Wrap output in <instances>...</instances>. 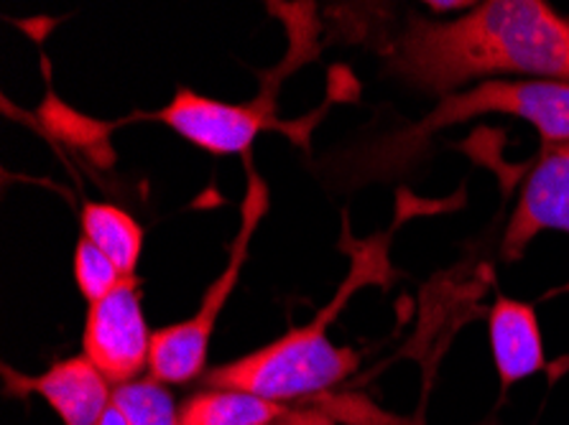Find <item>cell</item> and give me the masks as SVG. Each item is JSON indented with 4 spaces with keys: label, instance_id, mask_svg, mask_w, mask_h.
<instances>
[{
    "label": "cell",
    "instance_id": "cell-8",
    "mask_svg": "<svg viewBox=\"0 0 569 425\" xmlns=\"http://www.w3.org/2000/svg\"><path fill=\"white\" fill-rule=\"evenodd\" d=\"M3 383L8 395L44 397L64 425H98L113 403V385L84 354L59 360L37 377L6 364Z\"/></svg>",
    "mask_w": 569,
    "mask_h": 425
},
{
    "label": "cell",
    "instance_id": "cell-6",
    "mask_svg": "<svg viewBox=\"0 0 569 425\" xmlns=\"http://www.w3.org/2000/svg\"><path fill=\"white\" fill-rule=\"evenodd\" d=\"M153 332L146 324L141 281L126 277L113 293L88 306L82 354L118 387L141 380L151 367Z\"/></svg>",
    "mask_w": 569,
    "mask_h": 425
},
{
    "label": "cell",
    "instance_id": "cell-1",
    "mask_svg": "<svg viewBox=\"0 0 569 425\" xmlns=\"http://www.w3.org/2000/svg\"><path fill=\"white\" fill-rule=\"evenodd\" d=\"M386 72L439 98L506 77L569 84V19L545 0L472 3L452 21L411 13Z\"/></svg>",
    "mask_w": 569,
    "mask_h": 425
},
{
    "label": "cell",
    "instance_id": "cell-2",
    "mask_svg": "<svg viewBox=\"0 0 569 425\" xmlns=\"http://www.w3.org/2000/svg\"><path fill=\"white\" fill-rule=\"evenodd\" d=\"M501 112L526 120L541 138V149L569 143V84L541 80H490L439 100V105L407 128L373 135L332 155L327 176L340 189H358L407 176L425 161L439 130Z\"/></svg>",
    "mask_w": 569,
    "mask_h": 425
},
{
    "label": "cell",
    "instance_id": "cell-12",
    "mask_svg": "<svg viewBox=\"0 0 569 425\" xmlns=\"http://www.w3.org/2000/svg\"><path fill=\"white\" fill-rule=\"evenodd\" d=\"M113 405L128 425H179V405L169 385L153 377L113 387Z\"/></svg>",
    "mask_w": 569,
    "mask_h": 425
},
{
    "label": "cell",
    "instance_id": "cell-9",
    "mask_svg": "<svg viewBox=\"0 0 569 425\" xmlns=\"http://www.w3.org/2000/svg\"><path fill=\"white\" fill-rule=\"evenodd\" d=\"M488 336L503 393L547 370L545 342L531 303L496 296L493 306L488 308Z\"/></svg>",
    "mask_w": 569,
    "mask_h": 425
},
{
    "label": "cell",
    "instance_id": "cell-4",
    "mask_svg": "<svg viewBox=\"0 0 569 425\" xmlns=\"http://www.w3.org/2000/svg\"><path fill=\"white\" fill-rule=\"evenodd\" d=\"M266 212H269V186L248 161V186L243 204H240V227L230 247L226 271L214 277L210 289L204 291L200 308L192 318L153 332L149 377L159 380L163 385H187L197 377H204L214 326H218L230 293L236 291L240 271L248 260V247H251L253 234L261 227Z\"/></svg>",
    "mask_w": 569,
    "mask_h": 425
},
{
    "label": "cell",
    "instance_id": "cell-13",
    "mask_svg": "<svg viewBox=\"0 0 569 425\" xmlns=\"http://www.w3.org/2000/svg\"><path fill=\"white\" fill-rule=\"evenodd\" d=\"M74 283L88 303L106 298L126 281L118 265L88 237H80L74 245Z\"/></svg>",
    "mask_w": 569,
    "mask_h": 425
},
{
    "label": "cell",
    "instance_id": "cell-7",
    "mask_svg": "<svg viewBox=\"0 0 569 425\" xmlns=\"http://www.w3.org/2000/svg\"><path fill=\"white\" fill-rule=\"evenodd\" d=\"M569 234V143L541 149L506 224L501 257L513 263L539 232Z\"/></svg>",
    "mask_w": 569,
    "mask_h": 425
},
{
    "label": "cell",
    "instance_id": "cell-3",
    "mask_svg": "<svg viewBox=\"0 0 569 425\" xmlns=\"http://www.w3.org/2000/svg\"><path fill=\"white\" fill-rule=\"evenodd\" d=\"M370 281H373L370 255L358 253L348 281L340 285L330 306L319 311L309 324L291 328L281 340L266 344L246 357L207 370L202 377L204 387L243 389V393L261 395L266 401L291 403L297 397H312L345 383L358 370L360 357L348 346H335L327 336V328L350 301L352 291Z\"/></svg>",
    "mask_w": 569,
    "mask_h": 425
},
{
    "label": "cell",
    "instance_id": "cell-14",
    "mask_svg": "<svg viewBox=\"0 0 569 425\" xmlns=\"http://www.w3.org/2000/svg\"><path fill=\"white\" fill-rule=\"evenodd\" d=\"M271 425H335L332 418H327L325 413H307V411H295L287 421L271 423Z\"/></svg>",
    "mask_w": 569,
    "mask_h": 425
},
{
    "label": "cell",
    "instance_id": "cell-16",
    "mask_svg": "<svg viewBox=\"0 0 569 425\" xmlns=\"http://www.w3.org/2000/svg\"><path fill=\"white\" fill-rule=\"evenodd\" d=\"M401 425H409V423H401Z\"/></svg>",
    "mask_w": 569,
    "mask_h": 425
},
{
    "label": "cell",
    "instance_id": "cell-15",
    "mask_svg": "<svg viewBox=\"0 0 569 425\" xmlns=\"http://www.w3.org/2000/svg\"><path fill=\"white\" fill-rule=\"evenodd\" d=\"M427 8H432V11H452V8H465V11H470L472 3H435V0H429Z\"/></svg>",
    "mask_w": 569,
    "mask_h": 425
},
{
    "label": "cell",
    "instance_id": "cell-11",
    "mask_svg": "<svg viewBox=\"0 0 569 425\" xmlns=\"http://www.w3.org/2000/svg\"><path fill=\"white\" fill-rule=\"evenodd\" d=\"M82 237L102 250L123 277H136L143 253V227L116 204L84 202L80 212Z\"/></svg>",
    "mask_w": 569,
    "mask_h": 425
},
{
    "label": "cell",
    "instance_id": "cell-10",
    "mask_svg": "<svg viewBox=\"0 0 569 425\" xmlns=\"http://www.w3.org/2000/svg\"><path fill=\"white\" fill-rule=\"evenodd\" d=\"M295 407L228 387L197 389L179 403V425H271L287 421Z\"/></svg>",
    "mask_w": 569,
    "mask_h": 425
},
{
    "label": "cell",
    "instance_id": "cell-5",
    "mask_svg": "<svg viewBox=\"0 0 569 425\" xmlns=\"http://www.w3.org/2000/svg\"><path fill=\"white\" fill-rule=\"evenodd\" d=\"M151 118L212 155L248 153L258 133H266V130L287 133L295 141H307L305 123H283L276 118L271 92L258 94L246 105H230V102L197 94L189 87H179L171 102Z\"/></svg>",
    "mask_w": 569,
    "mask_h": 425
}]
</instances>
